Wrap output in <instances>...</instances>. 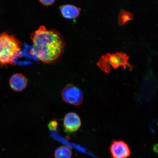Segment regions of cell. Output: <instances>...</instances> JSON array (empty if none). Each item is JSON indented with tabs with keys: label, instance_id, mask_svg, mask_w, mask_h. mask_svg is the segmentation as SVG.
<instances>
[{
	"label": "cell",
	"instance_id": "1",
	"mask_svg": "<svg viewBox=\"0 0 158 158\" xmlns=\"http://www.w3.org/2000/svg\"><path fill=\"white\" fill-rule=\"evenodd\" d=\"M33 48L37 58L45 64L56 62L64 52V39L55 29H48L41 26L31 33Z\"/></svg>",
	"mask_w": 158,
	"mask_h": 158
},
{
	"label": "cell",
	"instance_id": "2",
	"mask_svg": "<svg viewBox=\"0 0 158 158\" xmlns=\"http://www.w3.org/2000/svg\"><path fill=\"white\" fill-rule=\"evenodd\" d=\"M22 43L14 35L4 32L0 34V64H13L14 58L21 50Z\"/></svg>",
	"mask_w": 158,
	"mask_h": 158
},
{
	"label": "cell",
	"instance_id": "3",
	"mask_svg": "<svg viewBox=\"0 0 158 158\" xmlns=\"http://www.w3.org/2000/svg\"><path fill=\"white\" fill-rule=\"evenodd\" d=\"M63 100L66 103L75 106L80 105L84 100V94L82 90L72 84L65 87L62 92Z\"/></svg>",
	"mask_w": 158,
	"mask_h": 158
},
{
	"label": "cell",
	"instance_id": "4",
	"mask_svg": "<svg viewBox=\"0 0 158 158\" xmlns=\"http://www.w3.org/2000/svg\"><path fill=\"white\" fill-rule=\"evenodd\" d=\"M112 158H128L131 153L129 145L122 140H114L110 147Z\"/></svg>",
	"mask_w": 158,
	"mask_h": 158
},
{
	"label": "cell",
	"instance_id": "5",
	"mask_svg": "<svg viewBox=\"0 0 158 158\" xmlns=\"http://www.w3.org/2000/svg\"><path fill=\"white\" fill-rule=\"evenodd\" d=\"M108 55L110 66L111 65L112 68L114 69H117L120 66H123L125 69L127 66L130 68L135 67L127 62L129 56L125 53L117 52L112 54L108 53Z\"/></svg>",
	"mask_w": 158,
	"mask_h": 158
},
{
	"label": "cell",
	"instance_id": "6",
	"mask_svg": "<svg viewBox=\"0 0 158 158\" xmlns=\"http://www.w3.org/2000/svg\"><path fill=\"white\" fill-rule=\"evenodd\" d=\"M63 123L65 129L70 133L77 131L82 124L80 116L73 112H69L65 115Z\"/></svg>",
	"mask_w": 158,
	"mask_h": 158
},
{
	"label": "cell",
	"instance_id": "7",
	"mask_svg": "<svg viewBox=\"0 0 158 158\" xmlns=\"http://www.w3.org/2000/svg\"><path fill=\"white\" fill-rule=\"evenodd\" d=\"M27 79L21 73H17L11 76L9 81L10 86L15 91L19 92L24 90L27 86Z\"/></svg>",
	"mask_w": 158,
	"mask_h": 158
},
{
	"label": "cell",
	"instance_id": "8",
	"mask_svg": "<svg viewBox=\"0 0 158 158\" xmlns=\"http://www.w3.org/2000/svg\"><path fill=\"white\" fill-rule=\"evenodd\" d=\"M59 9L63 17L69 19H76L79 16L81 11L80 8L72 5H62Z\"/></svg>",
	"mask_w": 158,
	"mask_h": 158
},
{
	"label": "cell",
	"instance_id": "9",
	"mask_svg": "<svg viewBox=\"0 0 158 158\" xmlns=\"http://www.w3.org/2000/svg\"><path fill=\"white\" fill-rule=\"evenodd\" d=\"M72 155V150L66 146L59 147L55 151V158H71Z\"/></svg>",
	"mask_w": 158,
	"mask_h": 158
},
{
	"label": "cell",
	"instance_id": "10",
	"mask_svg": "<svg viewBox=\"0 0 158 158\" xmlns=\"http://www.w3.org/2000/svg\"><path fill=\"white\" fill-rule=\"evenodd\" d=\"M97 64L102 71L107 73H109L111 70L108 54L102 55L97 63Z\"/></svg>",
	"mask_w": 158,
	"mask_h": 158
},
{
	"label": "cell",
	"instance_id": "11",
	"mask_svg": "<svg viewBox=\"0 0 158 158\" xmlns=\"http://www.w3.org/2000/svg\"><path fill=\"white\" fill-rule=\"evenodd\" d=\"M134 18L133 13L126 10H120L118 16V23L120 26L124 25L128 21L131 20Z\"/></svg>",
	"mask_w": 158,
	"mask_h": 158
},
{
	"label": "cell",
	"instance_id": "12",
	"mask_svg": "<svg viewBox=\"0 0 158 158\" xmlns=\"http://www.w3.org/2000/svg\"><path fill=\"white\" fill-rule=\"evenodd\" d=\"M39 2L43 6H49L53 5L55 2V1L54 0H47V1L40 0Z\"/></svg>",
	"mask_w": 158,
	"mask_h": 158
},
{
	"label": "cell",
	"instance_id": "13",
	"mask_svg": "<svg viewBox=\"0 0 158 158\" xmlns=\"http://www.w3.org/2000/svg\"><path fill=\"white\" fill-rule=\"evenodd\" d=\"M57 126V122L55 120H53L49 124V128L52 130H55L56 129Z\"/></svg>",
	"mask_w": 158,
	"mask_h": 158
},
{
	"label": "cell",
	"instance_id": "14",
	"mask_svg": "<svg viewBox=\"0 0 158 158\" xmlns=\"http://www.w3.org/2000/svg\"><path fill=\"white\" fill-rule=\"evenodd\" d=\"M153 150L155 152L158 153V143L156 144L153 147Z\"/></svg>",
	"mask_w": 158,
	"mask_h": 158
}]
</instances>
